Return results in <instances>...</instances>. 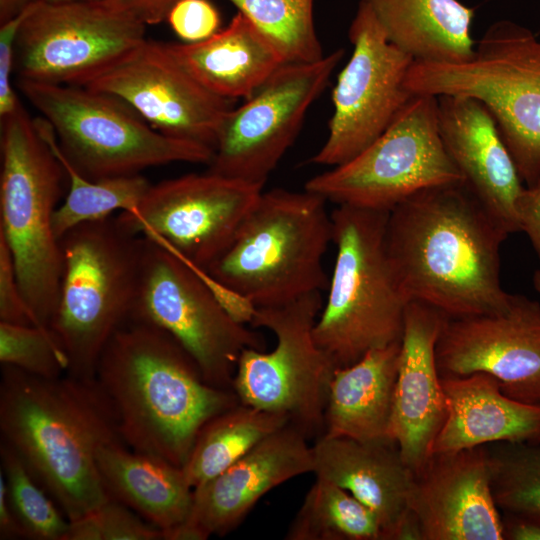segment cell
<instances>
[{"instance_id": "cell-9", "label": "cell", "mask_w": 540, "mask_h": 540, "mask_svg": "<svg viewBox=\"0 0 540 540\" xmlns=\"http://www.w3.org/2000/svg\"><path fill=\"white\" fill-rule=\"evenodd\" d=\"M413 94L458 95L490 112L523 182L540 181V40L509 20L493 23L459 63L413 62Z\"/></svg>"}, {"instance_id": "cell-39", "label": "cell", "mask_w": 540, "mask_h": 540, "mask_svg": "<svg viewBox=\"0 0 540 540\" xmlns=\"http://www.w3.org/2000/svg\"><path fill=\"white\" fill-rule=\"evenodd\" d=\"M34 2L0 26V119L14 113L22 104L12 86L15 43L19 28Z\"/></svg>"}, {"instance_id": "cell-6", "label": "cell", "mask_w": 540, "mask_h": 540, "mask_svg": "<svg viewBox=\"0 0 540 540\" xmlns=\"http://www.w3.org/2000/svg\"><path fill=\"white\" fill-rule=\"evenodd\" d=\"M327 200L276 188L260 194L227 249L207 268L257 308L278 306L328 285L332 242Z\"/></svg>"}, {"instance_id": "cell-31", "label": "cell", "mask_w": 540, "mask_h": 540, "mask_svg": "<svg viewBox=\"0 0 540 540\" xmlns=\"http://www.w3.org/2000/svg\"><path fill=\"white\" fill-rule=\"evenodd\" d=\"M55 156L68 176V193L53 216V231L59 242L81 224L107 219L116 210L136 209L152 185L141 174L90 180Z\"/></svg>"}, {"instance_id": "cell-8", "label": "cell", "mask_w": 540, "mask_h": 540, "mask_svg": "<svg viewBox=\"0 0 540 540\" xmlns=\"http://www.w3.org/2000/svg\"><path fill=\"white\" fill-rule=\"evenodd\" d=\"M0 122V235L38 324L49 327L62 274L53 216L68 176L22 104Z\"/></svg>"}, {"instance_id": "cell-20", "label": "cell", "mask_w": 540, "mask_h": 540, "mask_svg": "<svg viewBox=\"0 0 540 540\" xmlns=\"http://www.w3.org/2000/svg\"><path fill=\"white\" fill-rule=\"evenodd\" d=\"M447 316L411 301L406 309L389 437L417 472L432 454L447 415L435 348Z\"/></svg>"}, {"instance_id": "cell-34", "label": "cell", "mask_w": 540, "mask_h": 540, "mask_svg": "<svg viewBox=\"0 0 540 540\" xmlns=\"http://www.w3.org/2000/svg\"><path fill=\"white\" fill-rule=\"evenodd\" d=\"M488 450L497 507L503 512L540 514V442H499Z\"/></svg>"}, {"instance_id": "cell-15", "label": "cell", "mask_w": 540, "mask_h": 540, "mask_svg": "<svg viewBox=\"0 0 540 540\" xmlns=\"http://www.w3.org/2000/svg\"><path fill=\"white\" fill-rule=\"evenodd\" d=\"M348 38L353 52L332 91L329 134L310 163L339 166L372 144L414 95L405 84L413 58L386 37L359 1Z\"/></svg>"}, {"instance_id": "cell-21", "label": "cell", "mask_w": 540, "mask_h": 540, "mask_svg": "<svg viewBox=\"0 0 540 540\" xmlns=\"http://www.w3.org/2000/svg\"><path fill=\"white\" fill-rule=\"evenodd\" d=\"M437 122L468 189L510 233L519 231L516 206L523 181L487 108L471 97L437 96Z\"/></svg>"}, {"instance_id": "cell-22", "label": "cell", "mask_w": 540, "mask_h": 540, "mask_svg": "<svg viewBox=\"0 0 540 540\" xmlns=\"http://www.w3.org/2000/svg\"><path fill=\"white\" fill-rule=\"evenodd\" d=\"M297 428H279L220 474L193 489L188 519L223 536L235 529L270 490L313 473V448Z\"/></svg>"}, {"instance_id": "cell-40", "label": "cell", "mask_w": 540, "mask_h": 540, "mask_svg": "<svg viewBox=\"0 0 540 540\" xmlns=\"http://www.w3.org/2000/svg\"><path fill=\"white\" fill-rule=\"evenodd\" d=\"M519 231L529 238L540 260V181L524 187L517 201Z\"/></svg>"}, {"instance_id": "cell-29", "label": "cell", "mask_w": 540, "mask_h": 540, "mask_svg": "<svg viewBox=\"0 0 540 540\" xmlns=\"http://www.w3.org/2000/svg\"><path fill=\"white\" fill-rule=\"evenodd\" d=\"M286 424L282 415L242 403L216 415L200 430L182 467L189 484L195 488L220 474Z\"/></svg>"}, {"instance_id": "cell-33", "label": "cell", "mask_w": 540, "mask_h": 540, "mask_svg": "<svg viewBox=\"0 0 540 540\" xmlns=\"http://www.w3.org/2000/svg\"><path fill=\"white\" fill-rule=\"evenodd\" d=\"M1 471L5 477L12 510L24 538L64 540L69 520L51 500L49 493L30 472L24 461L8 444L1 441Z\"/></svg>"}, {"instance_id": "cell-13", "label": "cell", "mask_w": 540, "mask_h": 540, "mask_svg": "<svg viewBox=\"0 0 540 540\" xmlns=\"http://www.w3.org/2000/svg\"><path fill=\"white\" fill-rule=\"evenodd\" d=\"M146 26L106 0L35 1L16 38V79L83 86L139 48Z\"/></svg>"}, {"instance_id": "cell-47", "label": "cell", "mask_w": 540, "mask_h": 540, "mask_svg": "<svg viewBox=\"0 0 540 540\" xmlns=\"http://www.w3.org/2000/svg\"><path fill=\"white\" fill-rule=\"evenodd\" d=\"M533 285L535 290L540 294V270L535 271L533 275Z\"/></svg>"}, {"instance_id": "cell-5", "label": "cell", "mask_w": 540, "mask_h": 540, "mask_svg": "<svg viewBox=\"0 0 540 540\" xmlns=\"http://www.w3.org/2000/svg\"><path fill=\"white\" fill-rule=\"evenodd\" d=\"M388 214L351 205L331 213L336 260L314 337L336 368L401 341L411 300L388 255Z\"/></svg>"}, {"instance_id": "cell-38", "label": "cell", "mask_w": 540, "mask_h": 540, "mask_svg": "<svg viewBox=\"0 0 540 540\" xmlns=\"http://www.w3.org/2000/svg\"><path fill=\"white\" fill-rule=\"evenodd\" d=\"M0 322L40 326L20 287L12 254L0 235Z\"/></svg>"}, {"instance_id": "cell-18", "label": "cell", "mask_w": 540, "mask_h": 540, "mask_svg": "<svg viewBox=\"0 0 540 540\" xmlns=\"http://www.w3.org/2000/svg\"><path fill=\"white\" fill-rule=\"evenodd\" d=\"M118 97L158 132L214 150L233 108L195 81L160 42L146 40L123 60L83 85Z\"/></svg>"}, {"instance_id": "cell-3", "label": "cell", "mask_w": 540, "mask_h": 540, "mask_svg": "<svg viewBox=\"0 0 540 540\" xmlns=\"http://www.w3.org/2000/svg\"><path fill=\"white\" fill-rule=\"evenodd\" d=\"M95 378L111 401L123 443L183 467L203 426L240 401L208 384L167 332L128 319L103 350Z\"/></svg>"}, {"instance_id": "cell-28", "label": "cell", "mask_w": 540, "mask_h": 540, "mask_svg": "<svg viewBox=\"0 0 540 540\" xmlns=\"http://www.w3.org/2000/svg\"><path fill=\"white\" fill-rule=\"evenodd\" d=\"M387 39L415 62L459 63L472 57L474 9L458 0H360Z\"/></svg>"}, {"instance_id": "cell-14", "label": "cell", "mask_w": 540, "mask_h": 540, "mask_svg": "<svg viewBox=\"0 0 540 540\" xmlns=\"http://www.w3.org/2000/svg\"><path fill=\"white\" fill-rule=\"evenodd\" d=\"M343 55L338 49L315 62L281 65L226 114L208 171L263 187Z\"/></svg>"}, {"instance_id": "cell-4", "label": "cell", "mask_w": 540, "mask_h": 540, "mask_svg": "<svg viewBox=\"0 0 540 540\" xmlns=\"http://www.w3.org/2000/svg\"><path fill=\"white\" fill-rule=\"evenodd\" d=\"M40 113L41 137L69 166L90 180L140 174L175 162L208 165L214 150L164 135L116 96L84 86L16 79Z\"/></svg>"}, {"instance_id": "cell-37", "label": "cell", "mask_w": 540, "mask_h": 540, "mask_svg": "<svg viewBox=\"0 0 540 540\" xmlns=\"http://www.w3.org/2000/svg\"><path fill=\"white\" fill-rule=\"evenodd\" d=\"M166 21L185 43L206 40L220 30L221 18L209 0H179L170 9Z\"/></svg>"}, {"instance_id": "cell-2", "label": "cell", "mask_w": 540, "mask_h": 540, "mask_svg": "<svg viewBox=\"0 0 540 540\" xmlns=\"http://www.w3.org/2000/svg\"><path fill=\"white\" fill-rule=\"evenodd\" d=\"M0 431L69 521L112 498L97 452L122 439L114 407L96 378L48 379L2 365Z\"/></svg>"}, {"instance_id": "cell-7", "label": "cell", "mask_w": 540, "mask_h": 540, "mask_svg": "<svg viewBox=\"0 0 540 540\" xmlns=\"http://www.w3.org/2000/svg\"><path fill=\"white\" fill-rule=\"evenodd\" d=\"M60 247L59 297L49 328L68 358L67 374L95 378L103 350L130 317L144 237L111 216L71 229Z\"/></svg>"}, {"instance_id": "cell-1", "label": "cell", "mask_w": 540, "mask_h": 540, "mask_svg": "<svg viewBox=\"0 0 540 540\" xmlns=\"http://www.w3.org/2000/svg\"><path fill=\"white\" fill-rule=\"evenodd\" d=\"M509 234L461 182L421 190L397 204L385 240L409 299L458 318L507 306L500 247Z\"/></svg>"}, {"instance_id": "cell-16", "label": "cell", "mask_w": 540, "mask_h": 540, "mask_svg": "<svg viewBox=\"0 0 540 540\" xmlns=\"http://www.w3.org/2000/svg\"><path fill=\"white\" fill-rule=\"evenodd\" d=\"M262 188L210 171L151 185L139 206L116 216L134 235L208 268L229 246Z\"/></svg>"}, {"instance_id": "cell-10", "label": "cell", "mask_w": 540, "mask_h": 540, "mask_svg": "<svg viewBox=\"0 0 540 540\" xmlns=\"http://www.w3.org/2000/svg\"><path fill=\"white\" fill-rule=\"evenodd\" d=\"M321 309L320 291L257 308L250 326L270 330L276 344L269 352L244 349L232 385L240 403L284 416L308 439L324 432L329 386L337 369L314 337Z\"/></svg>"}, {"instance_id": "cell-19", "label": "cell", "mask_w": 540, "mask_h": 540, "mask_svg": "<svg viewBox=\"0 0 540 540\" xmlns=\"http://www.w3.org/2000/svg\"><path fill=\"white\" fill-rule=\"evenodd\" d=\"M408 507L424 540H503L485 445L432 453L413 475Z\"/></svg>"}, {"instance_id": "cell-42", "label": "cell", "mask_w": 540, "mask_h": 540, "mask_svg": "<svg viewBox=\"0 0 540 540\" xmlns=\"http://www.w3.org/2000/svg\"><path fill=\"white\" fill-rule=\"evenodd\" d=\"M503 540H540V514L504 512Z\"/></svg>"}, {"instance_id": "cell-45", "label": "cell", "mask_w": 540, "mask_h": 540, "mask_svg": "<svg viewBox=\"0 0 540 540\" xmlns=\"http://www.w3.org/2000/svg\"><path fill=\"white\" fill-rule=\"evenodd\" d=\"M164 540H206L209 533L190 519L161 530Z\"/></svg>"}, {"instance_id": "cell-23", "label": "cell", "mask_w": 540, "mask_h": 540, "mask_svg": "<svg viewBox=\"0 0 540 540\" xmlns=\"http://www.w3.org/2000/svg\"><path fill=\"white\" fill-rule=\"evenodd\" d=\"M441 384L447 415L432 453L494 442H540V406L511 399L493 376L476 372L441 378Z\"/></svg>"}, {"instance_id": "cell-11", "label": "cell", "mask_w": 540, "mask_h": 540, "mask_svg": "<svg viewBox=\"0 0 540 540\" xmlns=\"http://www.w3.org/2000/svg\"><path fill=\"white\" fill-rule=\"evenodd\" d=\"M461 182L439 133L437 97L414 94L372 144L304 189L337 205L390 211L421 190Z\"/></svg>"}, {"instance_id": "cell-36", "label": "cell", "mask_w": 540, "mask_h": 540, "mask_svg": "<svg viewBox=\"0 0 540 540\" xmlns=\"http://www.w3.org/2000/svg\"><path fill=\"white\" fill-rule=\"evenodd\" d=\"M161 530L111 498L90 513L69 521L64 540H159Z\"/></svg>"}, {"instance_id": "cell-41", "label": "cell", "mask_w": 540, "mask_h": 540, "mask_svg": "<svg viewBox=\"0 0 540 540\" xmlns=\"http://www.w3.org/2000/svg\"><path fill=\"white\" fill-rule=\"evenodd\" d=\"M112 6L126 11L146 25L166 21L170 9L179 0H106Z\"/></svg>"}, {"instance_id": "cell-32", "label": "cell", "mask_w": 540, "mask_h": 540, "mask_svg": "<svg viewBox=\"0 0 540 540\" xmlns=\"http://www.w3.org/2000/svg\"><path fill=\"white\" fill-rule=\"evenodd\" d=\"M278 50L285 63H310L323 54L313 0H228Z\"/></svg>"}, {"instance_id": "cell-43", "label": "cell", "mask_w": 540, "mask_h": 540, "mask_svg": "<svg viewBox=\"0 0 540 540\" xmlns=\"http://www.w3.org/2000/svg\"><path fill=\"white\" fill-rule=\"evenodd\" d=\"M24 538L23 530L12 510L5 477L0 473V539Z\"/></svg>"}, {"instance_id": "cell-30", "label": "cell", "mask_w": 540, "mask_h": 540, "mask_svg": "<svg viewBox=\"0 0 540 540\" xmlns=\"http://www.w3.org/2000/svg\"><path fill=\"white\" fill-rule=\"evenodd\" d=\"M285 539L382 540V528L376 515L351 493L316 477Z\"/></svg>"}, {"instance_id": "cell-17", "label": "cell", "mask_w": 540, "mask_h": 540, "mask_svg": "<svg viewBox=\"0 0 540 540\" xmlns=\"http://www.w3.org/2000/svg\"><path fill=\"white\" fill-rule=\"evenodd\" d=\"M435 355L441 378L484 372L511 399L540 406V303L511 294L500 311L446 317Z\"/></svg>"}, {"instance_id": "cell-46", "label": "cell", "mask_w": 540, "mask_h": 540, "mask_svg": "<svg viewBox=\"0 0 540 540\" xmlns=\"http://www.w3.org/2000/svg\"><path fill=\"white\" fill-rule=\"evenodd\" d=\"M34 0H0V23L21 13Z\"/></svg>"}, {"instance_id": "cell-27", "label": "cell", "mask_w": 540, "mask_h": 540, "mask_svg": "<svg viewBox=\"0 0 540 540\" xmlns=\"http://www.w3.org/2000/svg\"><path fill=\"white\" fill-rule=\"evenodd\" d=\"M97 464L110 496L160 530L189 518L194 488L182 467L122 441L102 446Z\"/></svg>"}, {"instance_id": "cell-25", "label": "cell", "mask_w": 540, "mask_h": 540, "mask_svg": "<svg viewBox=\"0 0 540 540\" xmlns=\"http://www.w3.org/2000/svg\"><path fill=\"white\" fill-rule=\"evenodd\" d=\"M160 45L201 86L231 101L249 98L285 63L275 46L240 12L206 40Z\"/></svg>"}, {"instance_id": "cell-48", "label": "cell", "mask_w": 540, "mask_h": 540, "mask_svg": "<svg viewBox=\"0 0 540 540\" xmlns=\"http://www.w3.org/2000/svg\"><path fill=\"white\" fill-rule=\"evenodd\" d=\"M44 3H67V2H77V1H96V0H34Z\"/></svg>"}, {"instance_id": "cell-12", "label": "cell", "mask_w": 540, "mask_h": 540, "mask_svg": "<svg viewBox=\"0 0 540 540\" xmlns=\"http://www.w3.org/2000/svg\"><path fill=\"white\" fill-rule=\"evenodd\" d=\"M129 319L171 335L195 361L204 380L221 389L233 390L244 349L265 350L260 334L236 322L183 262L146 237Z\"/></svg>"}, {"instance_id": "cell-35", "label": "cell", "mask_w": 540, "mask_h": 540, "mask_svg": "<svg viewBox=\"0 0 540 540\" xmlns=\"http://www.w3.org/2000/svg\"><path fill=\"white\" fill-rule=\"evenodd\" d=\"M0 362L53 379L68 372V358L49 327L0 322Z\"/></svg>"}, {"instance_id": "cell-24", "label": "cell", "mask_w": 540, "mask_h": 540, "mask_svg": "<svg viewBox=\"0 0 540 540\" xmlns=\"http://www.w3.org/2000/svg\"><path fill=\"white\" fill-rule=\"evenodd\" d=\"M313 448L317 478L347 490L378 518L382 540L404 510L413 471L393 441H358L320 436Z\"/></svg>"}, {"instance_id": "cell-26", "label": "cell", "mask_w": 540, "mask_h": 540, "mask_svg": "<svg viewBox=\"0 0 540 540\" xmlns=\"http://www.w3.org/2000/svg\"><path fill=\"white\" fill-rule=\"evenodd\" d=\"M400 343L371 350L357 362L335 370L321 436L392 441L389 428Z\"/></svg>"}, {"instance_id": "cell-44", "label": "cell", "mask_w": 540, "mask_h": 540, "mask_svg": "<svg viewBox=\"0 0 540 540\" xmlns=\"http://www.w3.org/2000/svg\"><path fill=\"white\" fill-rule=\"evenodd\" d=\"M383 540H424L422 526L416 513L407 507L385 533Z\"/></svg>"}]
</instances>
